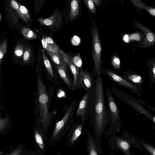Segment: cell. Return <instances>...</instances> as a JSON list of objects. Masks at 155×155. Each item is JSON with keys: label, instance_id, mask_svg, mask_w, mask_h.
<instances>
[{"label": "cell", "instance_id": "obj_1", "mask_svg": "<svg viewBox=\"0 0 155 155\" xmlns=\"http://www.w3.org/2000/svg\"><path fill=\"white\" fill-rule=\"evenodd\" d=\"M102 76L96 77L91 93L87 110V117L93 127L95 143L100 154L102 153L101 140L109 124V111L105 103Z\"/></svg>", "mask_w": 155, "mask_h": 155}, {"label": "cell", "instance_id": "obj_2", "mask_svg": "<svg viewBox=\"0 0 155 155\" xmlns=\"http://www.w3.org/2000/svg\"><path fill=\"white\" fill-rule=\"evenodd\" d=\"M91 36L94 72L96 77L102 76L101 45L97 27L95 22L91 21Z\"/></svg>", "mask_w": 155, "mask_h": 155}, {"label": "cell", "instance_id": "obj_3", "mask_svg": "<svg viewBox=\"0 0 155 155\" xmlns=\"http://www.w3.org/2000/svg\"><path fill=\"white\" fill-rule=\"evenodd\" d=\"M37 84L40 116L42 121L45 124H47L50 116L48 109V97L45 86L41 78L39 76L37 78Z\"/></svg>", "mask_w": 155, "mask_h": 155}, {"label": "cell", "instance_id": "obj_4", "mask_svg": "<svg viewBox=\"0 0 155 155\" xmlns=\"http://www.w3.org/2000/svg\"><path fill=\"white\" fill-rule=\"evenodd\" d=\"M132 143L133 141L125 137V134H123L121 137H117L115 133L109 137L108 143L111 150H119L125 155H135L130 151Z\"/></svg>", "mask_w": 155, "mask_h": 155}, {"label": "cell", "instance_id": "obj_5", "mask_svg": "<svg viewBox=\"0 0 155 155\" xmlns=\"http://www.w3.org/2000/svg\"><path fill=\"white\" fill-rule=\"evenodd\" d=\"M76 104L77 101L76 100L72 101L67 109L62 119L56 124L52 135V138L56 137L58 135L65 126L69 119L72 117L74 114Z\"/></svg>", "mask_w": 155, "mask_h": 155}, {"label": "cell", "instance_id": "obj_6", "mask_svg": "<svg viewBox=\"0 0 155 155\" xmlns=\"http://www.w3.org/2000/svg\"><path fill=\"white\" fill-rule=\"evenodd\" d=\"M79 84L81 88L84 89L86 92H91L93 89L95 79L87 69L80 70Z\"/></svg>", "mask_w": 155, "mask_h": 155}, {"label": "cell", "instance_id": "obj_7", "mask_svg": "<svg viewBox=\"0 0 155 155\" xmlns=\"http://www.w3.org/2000/svg\"><path fill=\"white\" fill-rule=\"evenodd\" d=\"M91 92H86L79 102L75 113V117L79 118L81 122L86 123Z\"/></svg>", "mask_w": 155, "mask_h": 155}, {"label": "cell", "instance_id": "obj_8", "mask_svg": "<svg viewBox=\"0 0 155 155\" xmlns=\"http://www.w3.org/2000/svg\"><path fill=\"white\" fill-rule=\"evenodd\" d=\"M60 53L62 55L64 61L70 67L73 75V90L80 89L81 88L79 84V73L81 70L75 64L73 59L69 55L61 49L60 51Z\"/></svg>", "mask_w": 155, "mask_h": 155}, {"label": "cell", "instance_id": "obj_9", "mask_svg": "<svg viewBox=\"0 0 155 155\" xmlns=\"http://www.w3.org/2000/svg\"><path fill=\"white\" fill-rule=\"evenodd\" d=\"M85 123L76 122L69 131L68 137V143L72 147L75 145L82 134Z\"/></svg>", "mask_w": 155, "mask_h": 155}, {"label": "cell", "instance_id": "obj_10", "mask_svg": "<svg viewBox=\"0 0 155 155\" xmlns=\"http://www.w3.org/2000/svg\"><path fill=\"white\" fill-rule=\"evenodd\" d=\"M134 25L136 28L141 30L144 34L145 36L143 41V46L144 48H148L155 44V33L154 32L138 22L134 21Z\"/></svg>", "mask_w": 155, "mask_h": 155}, {"label": "cell", "instance_id": "obj_11", "mask_svg": "<svg viewBox=\"0 0 155 155\" xmlns=\"http://www.w3.org/2000/svg\"><path fill=\"white\" fill-rule=\"evenodd\" d=\"M110 79L113 81L132 91L137 92L140 91L136 86L130 83L125 79L117 74L110 69H105L104 71Z\"/></svg>", "mask_w": 155, "mask_h": 155}, {"label": "cell", "instance_id": "obj_12", "mask_svg": "<svg viewBox=\"0 0 155 155\" xmlns=\"http://www.w3.org/2000/svg\"><path fill=\"white\" fill-rule=\"evenodd\" d=\"M86 149L88 155H99L100 154L97 148L94 138L90 132L87 135Z\"/></svg>", "mask_w": 155, "mask_h": 155}, {"label": "cell", "instance_id": "obj_13", "mask_svg": "<svg viewBox=\"0 0 155 155\" xmlns=\"http://www.w3.org/2000/svg\"><path fill=\"white\" fill-rule=\"evenodd\" d=\"M41 43L43 47L46 51L53 53H60L61 49L51 38L49 37L43 38Z\"/></svg>", "mask_w": 155, "mask_h": 155}, {"label": "cell", "instance_id": "obj_14", "mask_svg": "<svg viewBox=\"0 0 155 155\" xmlns=\"http://www.w3.org/2000/svg\"><path fill=\"white\" fill-rule=\"evenodd\" d=\"M67 64L66 63L62 66H57L58 72L67 86L70 89L73 90V84L69 78L67 73L66 68Z\"/></svg>", "mask_w": 155, "mask_h": 155}, {"label": "cell", "instance_id": "obj_15", "mask_svg": "<svg viewBox=\"0 0 155 155\" xmlns=\"http://www.w3.org/2000/svg\"><path fill=\"white\" fill-rule=\"evenodd\" d=\"M80 0H78L71 1L69 13L70 20H73L78 16L80 10Z\"/></svg>", "mask_w": 155, "mask_h": 155}, {"label": "cell", "instance_id": "obj_16", "mask_svg": "<svg viewBox=\"0 0 155 155\" xmlns=\"http://www.w3.org/2000/svg\"><path fill=\"white\" fill-rule=\"evenodd\" d=\"M130 1L136 8L140 9H145L150 15L155 17V8L147 5L141 1L131 0Z\"/></svg>", "mask_w": 155, "mask_h": 155}, {"label": "cell", "instance_id": "obj_17", "mask_svg": "<svg viewBox=\"0 0 155 155\" xmlns=\"http://www.w3.org/2000/svg\"><path fill=\"white\" fill-rule=\"evenodd\" d=\"M46 51L52 60L58 66H62L66 63L64 61L62 55L60 53H53Z\"/></svg>", "mask_w": 155, "mask_h": 155}, {"label": "cell", "instance_id": "obj_18", "mask_svg": "<svg viewBox=\"0 0 155 155\" xmlns=\"http://www.w3.org/2000/svg\"><path fill=\"white\" fill-rule=\"evenodd\" d=\"M123 77L134 84H140L143 82L142 77L136 74L126 72L124 74Z\"/></svg>", "mask_w": 155, "mask_h": 155}, {"label": "cell", "instance_id": "obj_19", "mask_svg": "<svg viewBox=\"0 0 155 155\" xmlns=\"http://www.w3.org/2000/svg\"><path fill=\"white\" fill-rule=\"evenodd\" d=\"M21 33L22 35L28 39H34L37 38L36 34L31 29L24 28L21 30Z\"/></svg>", "mask_w": 155, "mask_h": 155}, {"label": "cell", "instance_id": "obj_20", "mask_svg": "<svg viewBox=\"0 0 155 155\" xmlns=\"http://www.w3.org/2000/svg\"><path fill=\"white\" fill-rule=\"evenodd\" d=\"M42 58L45 66L50 75L52 78L54 77L53 70L51 64L47 56L44 52L42 53Z\"/></svg>", "mask_w": 155, "mask_h": 155}, {"label": "cell", "instance_id": "obj_21", "mask_svg": "<svg viewBox=\"0 0 155 155\" xmlns=\"http://www.w3.org/2000/svg\"><path fill=\"white\" fill-rule=\"evenodd\" d=\"M140 143L147 152L152 155H155V147L143 140H140Z\"/></svg>", "mask_w": 155, "mask_h": 155}, {"label": "cell", "instance_id": "obj_22", "mask_svg": "<svg viewBox=\"0 0 155 155\" xmlns=\"http://www.w3.org/2000/svg\"><path fill=\"white\" fill-rule=\"evenodd\" d=\"M83 1L90 13H96V8L92 0H84Z\"/></svg>", "mask_w": 155, "mask_h": 155}, {"label": "cell", "instance_id": "obj_23", "mask_svg": "<svg viewBox=\"0 0 155 155\" xmlns=\"http://www.w3.org/2000/svg\"><path fill=\"white\" fill-rule=\"evenodd\" d=\"M41 25H45L47 26H51L54 23V20L51 17L49 18L43 19L39 18L37 19Z\"/></svg>", "mask_w": 155, "mask_h": 155}, {"label": "cell", "instance_id": "obj_24", "mask_svg": "<svg viewBox=\"0 0 155 155\" xmlns=\"http://www.w3.org/2000/svg\"><path fill=\"white\" fill-rule=\"evenodd\" d=\"M35 137L36 141L38 146L41 149L43 150L44 148L43 140L41 136L37 130L35 131Z\"/></svg>", "mask_w": 155, "mask_h": 155}, {"label": "cell", "instance_id": "obj_25", "mask_svg": "<svg viewBox=\"0 0 155 155\" xmlns=\"http://www.w3.org/2000/svg\"><path fill=\"white\" fill-rule=\"evenodd\" d=\"M7 42L6 40L4 41L1 44L0 46V64L4 55L5 54L7 49Z\"/></svg>", "mask_w": 155, "mask_h": 155}, {"label": "cell", "instance_id": "obj_26", "mask_svg": "<svg viewBox=\"0 0 155 155\" xmlns=\"http://www.w3.org/2000/svg\"><path fill=\"white\" fill-rule=\"evenodd\" d=\"M11 5L12 8L17 12V13L21 18L25 21H27L26 19L21 13L19 9V6L17 2L14 0H12L11 2Z\"/></svg>", "mask_w": 155, "mask_h": 155}, {"label": "cell", "instance_id": "obj_27", "mask_svg": "<svg viewBox=\"0 0 155 155\" xmlns=\"http://www.w3.org/2000/svg\"><path fill=\"white\" fill-rule=\"evenodd\" d=\"M17 2L19 6V9L21 13L27 21H29L30 19V17L27 9L24 6L21 5Z\"/></svg>", "mask_w": 155, "mask_h": 155}, {"label": "cell", "instance_id": "obj_28", "mask_svg": "<svg viewBox=\"0 0 155 155\" xmlns=\"http://www.w3.org/2000/svg\"><path fill=\"white\" fill-rule=\"evenodd\" d=\"M24 50V45L21 44H18L15 48L14 52L15 54L17 56H20L23 54Z\"/></svg>", "mask_w": 155, "mask_h": 155}, {"label": "cell", "instance_id": "obj_29", "mask_svg": "<svg viewBox=\"0 0 155 155\" xmlns=\"http://www.w3.org/2000/svg\"><path fill=\"white\" fill-rule=\"evenodd\" d=\"M111 63L113 67L116 69H119L120 67V61L119 58L116 56H114L111 59Z\"/></svg>", "mask_w": 155, "mask_h": 155}, {"label": "cell", "instance_id": "obj_30", "mask_svg": "<svg viewBox=\"0 0 155 155\" xmlns=\"http://www.w3.org/2000/svg\"><path fill=\"white\" fill-rule=\"evenodd\" d=\"M31 51L29 48H26L25 50L23 56L24 63H27L29 61L31 54Z\"/></svg>", "mask_w": 155, "mask_h": 155}, {"label": "cell", "instance_id": "obj_31", "mask_svg": "<svg viewBox=\"0 0 155 155\" xmlns=\"http://www.w3.org/2000/svg\"><path fill=\"white\" fill-rule=\"evenodd\" d=\"M8 119L5 118L0 119V129L1 131L5 127L7 122Z\"/></svg>", "mask_w": 155, "mask_h": 155}, {"label": "cell", "instance_id": "obj_32", "mask_svg": "<svg viewBox=\"0 0 155 155\" xmlns=\"http://www.w3.org/2000/svg\"><path fill=\"white\" fill-rule=\"evenodd\" d=\"M150 77L153 81L155 82V63L153 64L150 71Z\"/></svg>", "mask_w": 155, "mask_h": 155}, {"label": "cell", "instance_id": "obj_33", "mask_svg": "<svg viewBox=\"0 0 155 155\" xmlns=\"http://www.w3.org/2000/svg\"><path fill=\"white\" fill-rule=\"evenodd\" d=\"M140 36L138 33L131 35L130 36L129 38L130 40H135L137 41H140Z\"/></svg>", "mask_w": 155, "mask_h": 155}, {"label": "cell", "instance_id": "obj_34", "mask_svg": "<svg viewBox=\"0 0 155 155\" xmlns=\"http://www.w3.org/2000/svg\"><path fill=\"white\" fill-rule=\"evenodd\" d=\"M57 96L59 98L66 97V95L64 91L61 89H59L58 92Z\"/></svg>", "mask_w": 155, "mask_h": 155}, {"label": "cell", "instance_id": "obj_35", "mask_svg": "<svg viewBox=\"0 0 155 155\" xmlns=\"http://www.w3.org/2000/svg\"><path fill=\"white\" fill-rule=\"evenodd\" d=\"M21 149L19 148L14 151L9 155H21Z\"/></svg>", "mask_w": 155, "mask_h": 155}, {"label": "cell", "instance_id": "obj_36", "mask_svg": "<svg viewBox=\"0 0 155 155\" xmlns=\"http://www.w3.org/2000/svg\"><path fill=\"white\" fill-rule=\"evenodd\" d=\"M92 1L97 6L101 5L102 1L101 0H92Z\"/></svg>", "mask_w": 155, "mask_h": 155}, {"label": "cell", "instance_id": "obj_37", "mask_svg": "<svg viewBox=\"0 0 155 155\" xmlns=\"http://www.w3.org/2000/svg\"><path fill=\"white\" fill-rule=\"evenodd\" d=\"M124 40L126 42H128L129 41L128 36V35H125L124 38Z\"/></svg>", "mask_w": 155, "mask_h": 155}, {"label": "cell", "instance_id": "obj_38", "mask_svg": "<svg viewBox=\"0 0 155 155\" xmlns=\"http://www.w3.org/2000/svg\"><path fill=\"white\" fill-rule=\"evenodd\" d=\"M152 120H153V121L155 123V116L153 117Z\"/></svg>", "mask_w": 155, "mask_h": 155}, {"label": "cell", "instance_id": "obj_39", "mask_svg": "<svg viewBox=\"0 0 155 155\" xmlns=\"http://www.w3.org/2000/svg\"><path fill=\"white\" fill-rule=\"evenodd\" d=\"M152 128L154 129V130H155V126H152Z\"/></svg>", "mask_w": 155, "mask_h": 155}, {"label": "cell", "instance_id": "obj_40", "mask_svg": "<svg viewBox=\"0 0 155 155\" xmlns=\"http://www.w3.org/2000/svg\"><path fill=\"white\" fill-rule=\"evenodd\" d=\"M0 20H1V17H2V16H1V14H0Z\"/></svg>", "mask_w": 155, "mask_h": 155}]
</instances>
